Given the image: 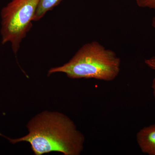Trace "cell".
<instances>
[{
  "label": "cell",
  "instance_id": "obj_1",
  "mask_svg": "<svg viewBox=\"0 0 155 155\" xmlns=\"http://www.w3.org/2000/svg\"><path fill=\"white\" fill-rule=\"evenodd\" d=\"M28 134L11 138L0 133L12 144L26 142L35 155L58 152L64 155H79L83 151L85 137L72 119L58 112L44 111L33 117L27 125Z\"/></svg>",
  "mask_w": 155,
  "mask_h": 155
},
{
  "label": "cell",
  "instance_id": "obj_2",
  "mask_svg": "<svg viewBox=\"0 0 155 155\" xmlns=\"http://www.w3.org/2000/svg\"><path fill=\"white\" fill-rule=\"evenodd\" d=\"M121 61L116 53L97 41L83 45L67 63L49 69L48 75L61 72L72 79L115 80L121 70Z\"/></svg>",
  "mask_w": 155,
  "mask_h": 155
},
{
  "label": "cell",
  "instance_id": "obj_3",
  "mask_svg": "<svg viewBox=\"0 0 155 155\" xmlns=\"http://www.w3.org/2000/svg\"><path fill=\"white\" fill-rule=\"evenodd\" d=\"M40 0H12L1 13L2 42L10 43L17 54L31 28Z\"/></svg>",
  "mask_w": 155,
  "mask_h": 155
},
{
  "label": "cell",
  "instance_id": "obj_4",
  "mask_svg": "<svg viewBox=\"0 0 155 155\" xmlns=\"http://www.w3.org/2000/svg\"><path fill=\"white\" fill-rule=\"evenodd\" d=\"M136 141L142 152L155 155V124L145 126L139 130Z\"/></svg>",
  "mask_w": 155,
  "mask_h": 155
},
{
  "label": "cell",
  "instance_id": "obj_5",
  "mask_svg": "<svg viewBox=\"0 0 155 155\" xmlns=\"http://www.w3.org/2000/svg\"><path fill=\"white\" fill-rule=\"evenodd\" d=\"M62 0H40L34 22L38 21L49 11L58 6Z\"/></svg>",
  "mask_w": 155,
  "mask_h": 155
},
{
  "label": "cell",
  "instance_id": "obj_6",
  "mask_svg": "<svg viewBox=\"0 0 155 155\" xmlns=\"http://www.w3.org/2000/svg\"><path fill=\"white\" fill-rule=\"evenodd\" d=\"M152 25L155 29V17H153L152 21ZM146 65L150 69L155 70V56H153L144 61ZM151 88L152 89L153 94L155 99V77L154 78L151 84Z\"/></svg>",
  "mask_w": 155,
  "mask_h": 155
},
{
  "label": "cell",
  "instance_id": "obj_7",
  "mask_svg": "<svg viewBox=\"0 0 155 155\" xmlns=\"http://www.w3.org/2000/svg\"><path fill=\"white\" fill-rule=\"evenodd\" d=\"M137 5L142 8H148L155 11V0H135Z\"/></svg>",
  "mask_w": 155,
  "mask_h": 155
}]
</instances>
